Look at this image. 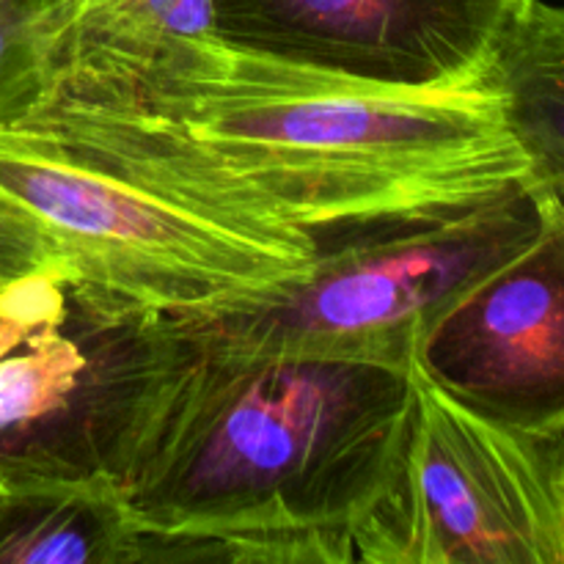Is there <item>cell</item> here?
<instances>
[{"mask_svg":"<svg viewBox=\"0 0 564 564\" xmlns=\"http://www.w3.org/2000/svg\"><path fill=\"white\" fill-rule=\"evenodd\" d=\"M44 121L202 207L323 242L479 207L529 182L490 77L400 88L215 33L69 31Z\"/></svg>","mask_w":564,"mask_h":564,"instance_id":"6da1fadb","label":"cell"},{"mask_svg":"<svg viewBox=\"0 0 564 564\" xmlns=\"http://www.w3.org/2000/svg\"><path fill=\"white\" fill-rule=\"evenodd\" d=\"M408 400L411 369L237 356L165 314L127 317L97 391L91 460L121 496L141 562L345 564Z\"/></svg>","mask_w":564,"mask_h":564,"instance_id":"7a4b0ae2","label":"cell"},{"mask_svg":"<svg viewBox=\"0 0 564 564\" xmlns=\"http://www.w3.org/2000/svg\"><path fill=\"white\" fill-rule=\"evenodd\" d=\"M0 193L42 226L72 295L124 317L257 295L319 251L308 231L193 204L28 119L0 127Z\"/></svg>","mask_w":564,"mask_h":564,"instance_id":"3957f363","label":"cell"},{"mask_svg":"<svg viewBox=\"0 0 564 564\" xmlns=\"http://www.w3.org/2000/svg\"><path fill=\"white\" fill-rule=\"evenodd\" d=\"M551 202L523 182L449 218L356 231L270 290L165 317L237 356L411 369L441 317L538 240Z\"/></svg>","mask_w":564,"mask_h":564,"instance_id":"277c9868","label":"cell"},{"mask_svg":"<svg viewBox=\"0 0 564 564\" xmlns=\"http://www.w3.org/2000/svg\"><path fill=\"white\" fill-rule=\"evenodd\" d=\"M369 564H564V438L446 394L416 361L383 485L352 527Z\"/></svg>","mask_w":564,"mask_h":564,"instance_id":"5b68a950","label":"cell"},{"mask_svg":"<svg viewBox=\"0 0 564 564\" xmlns=\"http://www.w3.org/2000/svg\"><path fill=\"white\" fill-rule=\"evenodd\" d=\"M213 33L400 88L485 77L527 0H209Z\"/></svg>","mask_w":564,"mask_h":564,"instance_id":"8992f818","label":"cell"},{"mask_svg":"<svg viewBox=\"0 0 564 564\" xmlns=\"http://www.w3.org/2000/svg\"><path fill=\"white\" fill-rule=\"evenodd\" d=\"M416 364L471 411L564 438V198L527 251L441 317Z\"/></svg>","mask_w":564,"mask_h":564,"instance_id":"52a82bcc","label":"cell"},{"mask_svg":"<svg viewBox=\"0 0 564 564\" xmlns=\"http://www.w3.org/2000/svg\"><path fill=\"white\" fill-rule=\"evenodd\" d=\"M0 564H141V540L113 482L0 455Z\"/></svg>","mask_w":564,"mask_h":564,"instance_id":"ba28073f","label":"cell"},{"mask_svg":"<svg viewBox=\"0 0 564 564\" xmlns=\"http://www.w3.org/2000/svg\"><path fill=\"white\" fill-rule=\"evenodd\" d=\"M529 182L564 198V3L527 0L488 69Z\"/></svg>","mask_w":564,"mask_h":564,"instance_id":"9c48e42d","label":"cell"},{"mask_svg":"<svg viewBox=\"0 0 564 564\" xmlns=\"http://www.w3.org/2000/svg\"><path fill=\"white\" fill-rule=\"evenodd\" d=\"M72 25V0H0V127L47 97Z\"/></svg>","mask_w":564,"mask_h":564,"instance_id":"30bf717a","label":"cell"},{"mask_svg":"<svg viewBox=\"0 0 564 564\" xmlns=\"http://www.w3.org/2000/svg\"><path fill=\"white\" fill-rule=\"evenodd\" d=\"M69 308V281L61 264L22 275L0 292V361L25 345L36 330L64 319Z\"/></svg>","mask_w":564,"mask_h":564,"instance_id":"8fae6325","label":"cell"},{"mask_svg":"<svg viewBox=\"0 0 564 564\" xmlns=\"http://www.w3.org/2000/svg\"><path fill=\"white\" fill-rule=\"evenodd\" d=\"M61 264L42 226L0 193V292L36 270Z\"/></svg>","mask_w":564,"mask_h":564,"instance_id":"7c38bea8","label":"cell"},{"mask_svg":"<svg viewBox=\"0 0 564 564\" xmlns=\"http://www.w3.org/2000/svg\"><path fill=\"white\" fill-rule=\"evenodd\" d=\"M0 490H3V477H0Z\"/></svg>","mask_w":564,"mask_h":564,"instance_id":"4fadbf2b","label":"cell"},{"mask_svg":"<svg viewBox=\"0 0 564 564\" xmlns=\"http://www.w3.org/2000/svg\"><path fill=\"white\" fill-rule=\"evenodd\" d=\"M562 3H564V0H562Z\"/></svg>","mask_w":564,"mask_h":564,"instance_id":"5bb4252c","label":"cell"}]
</instances>
